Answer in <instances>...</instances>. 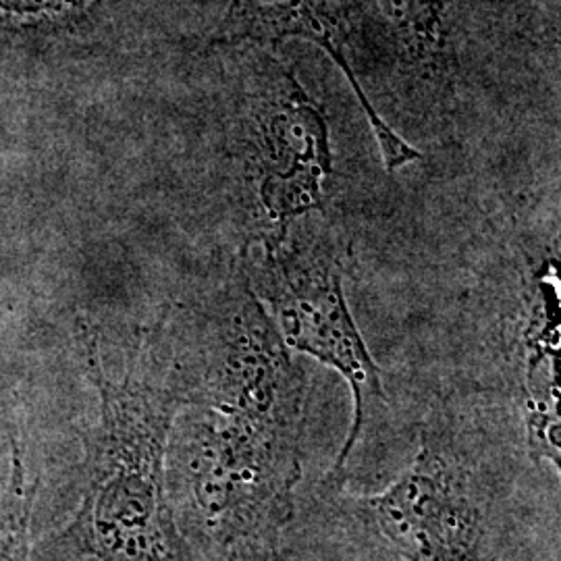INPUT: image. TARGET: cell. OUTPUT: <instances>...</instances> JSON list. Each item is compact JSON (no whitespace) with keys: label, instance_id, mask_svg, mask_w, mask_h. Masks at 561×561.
Here are the masks:
<instances>
[{"label":"cell","instance_id":"cell-1","mask_svg":"<svg viewBox=\"0 0 561 561\" xmlns=\"http://www.w3.org/2000/svg\"><path fill=\"white\" fill-rule=\"evenodd\" d=\"M180 533L196 561H271L294 518L310 381L300 362L231 347L181 375Z\"/></svg>","mask_w":561,"mask_h":561},{"label":"cell","instance_id":"cell-2","mask_svg":"<svg viewBox=\"0 0 561 561\" xmlns=\"http://www.w3.org/2000/svg\"><path fill=\"white\" fill-rule=\"evenodd\" d=\"M81 360L101 400L99 428L88 445L80 507L55 551L67 560L196 561L173 514L167 449L185 403L180 362L138 356L123 379L102 364L99 331L76 324Z\"/></svg>","mask_w":561,"mask_h":561},{"label":"cell","instance_id":"cell-3","mask_svg":"<svg viewBox=\"0 0 561 561\" xmlns=\"http://www.w3.org/2000/svg\"><path fill=\"white\" fill-rule=\"evenodd\" d=\"M354 80L445 113L470 76L528 41L541 0H335ZM364 92V90H362ZM366 96V94H364ZM368 99V96H366Z\"/></svg>","mask_w":561,"mask_h":561},{"label":"cell","instance_id":"cell-4","mask_svg":"<svg viewBox=\"0 0 561 561\" xmlns=\"http://www.w3.org/2000/svg\"><path fill=\"white\" fill-rule=\"evenodd\" d=\"M210 48H222L233 67L227 150L248 221L243 245L277 243L291 225L322 213L324 181L333 175L327 113L279 50Z\"/></svg>","mask_w":561,"mask_h":561},{"label":"cell","instance_id":"cell-5","mask_svg":"<svg viewBox=\"0 0 561 561\" xmlns=\"http://www.w3.org/2000/svg\"><path fill=\"white\" fill-rule=\"evenodd\" d=\"M322 217H304L283 240L259 245L261 259H252L245 245V266L252 289L285 345L333 368L352 391L350 433L324 479L327 489L340 493L358 447L387 422V393L381 368L347 304L340 243Z\"/></svg>","mask_w":561,"mask_h":561},{"label":"cell","instance_id":"cell-6","mask_svg":"<svg viewBox=\"0 0 561 561\" xmlns=\"http://www.w3.org/2000/svg\"><path fill=\"white\" fill-rule=\"evenodd\" d=\"M352 512L403 561H497L491 484L468 442L433 422L405 470Z\"/></svg>","mask_w":561,"mask_h":561},{"label":"cell","instance_id":"cell-7","mask_svg":"<svg viewBox=\"0 0 561 561\" xmlns=\"http://www.w3.org/2000/svg\"><path fill=\"white\" fill-rule=\"evenodd\" d=\"M287 41L312 42L340 67L370 123L389 173L421 161V152L382 119L354 80L345 57V38L335 0H229L208 46H259L279 50L280 44Z\"/></svg>","mask_w":561,"mask_h":561},{"label":"cell","instance_id":"cell-8","mask_svg":"<svg viewBox=\"0 0 561 561\" xmlns=\"http://www.w3.org/2000/svg\"><path fill=\"white\" fill-rule=\"evenodd\" d=\"M560 298L549 280H535L522 300L512 331V387L524 428V447L535 463L551 461L560 470Z\"/></svg>","mask_w":561,"mask_h":561},{"label":"cell","instance_id":"cell-9","mask_svg":"<svg viewBox=\"0 0 561 561\" xmlns=\"http://www.w3.org/2000/svg\"><path fill=\"white\" fill-rule=\"evenodd\" d=\"M32 484L27 481L20 443L13 442L11 474L0 495V561L30 560Z\"/></svg>","mask_w":561,"mask_h":561},{"label":"cell","instance_id":"cell-10","mask_svg":"<svg viewBox=\"0 0 561 561\" xmlns=\"http://www.w3.org/2000/svg\"><path fill=\"white\" fill-rule=\"evenodd\" d=\"M92 0H0V11L18 18H76Z\"/></svg>","mask_w":561,"mask_h":561}]
</instances>
